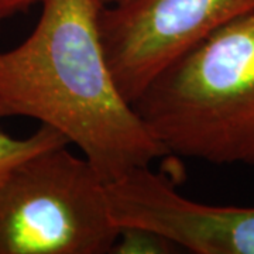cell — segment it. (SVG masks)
<instances>
[{
	"label": "cell",
	"mask_w": 254,
	"mask_h": 254,
	"mask_svg": "<svg viewBox=\"0 0 254 254\" xmlns=\"http://www.w3.org/2000/svg\"><path fill=\"white\" fill-rule=\"evenodd\" d=\"M31 34L0 51V119L31 118L81 150L106 182L171 155L110 69L98 0H43Z\"/></svg>",
	"instance_id": "cell-1"
},
{
	"label": "cell",
	"mask_w": 254,
	"mask_h": 254,
	"mask_svg": "<svg viewBox=\"0 0 254 254\" xmlns=\"http://www.w3.org/2000/svg\"><path fill=\"white\" fill-rule=\"evenodd\" d=\"M254 10V0H131L102 7L99 27L119 88L134 103L167 65Z\"/></svg>",
	"instance_id": "cell-4"
},
{
	"label": "cell",
	"mask_w": 254,
	"mask_h": 254,
	"mask_svg": "<svg viewBox=\"0 0 254 254\" xmlns=\"http://www.w3.org/2000/svg\"><path fill=\"white\" fill-rule=\"evenodd\" d=\"M103 7H115V6H120V4H126L131 0H98Z\"/></svg>",
	"instance_id": "cell-9"
},
{
	"label": "cell",
	"mask_w": 254,
	"mask_h": 254,
	"mask_svg": "<svg viewBox=\"0 0 254 254\" xmlns=\"http://www.w3.org/2000/svg\"><path fill=\"white\" fill-rule=\"evenodd\" d=\"M69 144V140L63 133L47 125H41L36 133L26 138H14L0 130V175L41 150Z\"/></svg>",
	"instance_id": "cell-6"
},
{
	"label": "cell",
	"mask_w": 254,
	"mask_h": 254,
	"mask_svg": "<svg viewBox=\"0 0 254 254\" xmlns=\"http://www.w3.org/2000/svg\"><path fill=\"white\" fill-rule=\"evenodd\" d=\"M43 0H0V23L18 13H24Z\"/></svg>",
	"instance_id": "cell-8"
},
{
	"label": "cell",
	"mask_w": 254,
	"mask_h": 254,
	"mask_svg": "<svg viewBox=\"0 0 254 254\" xmlns=\"http://www.w3.org/2000/svg\"><path fill=\"white\" fill-rule=\"evenodd\" d=\"M106 196L120 227L151 229L196 254H254V206L188 199L150 167L108 182Z\"/></svg>",
	"instance_id": "cell-5"
},
{
	"label": "cell",
	"mask_w": 254,
	"mask_h": 254,
	"mask_svg": "<svg viewBox=\"0 0 254 254\" xmlns=\"http://www.w3.org/2000/svg\"><path fill=\"white\" fill-rule=\"evenodd\" d=\"M133 106L171 155L254 165V10L182 53Z\"/></svg>",
	"instance_id": "cell-2"
},
{
	"label": "cell",
	"mask_w": 254,
	"mask_h": 254,
	"mask_svg": "<svg viewBox=\"0 0 254 254\" xmlns=\"http://www.w3.org/2000/svg\"><path fill=\"white\" fill-rule=\"evenodd\" d=\"M103 177L55 145L0 175V254L112 253L120 226Z\"/></svg>",
	"instance_id": "cell-3"
},
{
	"label": "cell",
	"mask_w": 254,
	"mask_h": 254,
	"mask_svg": "<svg viewBox=\"0 0 254 254\" xmlns=\"http://www.w3.org/2000/svg\"><path fill=\"white\" fill-rule=\"evenodd\" d=\"M178 246L151 229L138 226H122L113 254H167L175 253Z\"/></svg>",
	"instance_id": "cell-7"
}]
</instances>
